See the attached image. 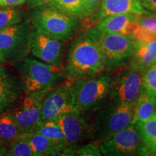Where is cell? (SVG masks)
<instances>
[{"instance_id": "32", "label": "cell", "mask_w": 156, "mask_h": 156, "mask_svg": "<svg viewBox=\"0 0 156 156\" xmlns=\"http://www.w3.org/2000/svg\"><path fill=\"white\" fill-rule=\"evenodd\" d=\"M26 0H0V6H19Z\"/></svg>"}, {"instance_id": "25", "label": "cell", "mask_w": 156, "mask_h": 156, "mask_svg": "<svg viewBox=\"0 0 156 156\" xmlns=\"http://www.w3.org/2000/svg\"><path fill=\"white\" fill-rule=\"evenodd\" d=\"M23 10L19 6H0V31L23 20Z\"/></svg>"}, {"instance_id": "13", "label": "cell", "mask_w": 156, "mask_h": 156, "mask_svg": "<svg viewBox=\"0 0 156 156\" xmlns=\"http://www.w3.org/2000/svg\"><path fill=\"white\" fill-rule=\"evenodd\" d=\"M23 93L20 76L0 67V114L9 112L17 106Z\"/></svg>"}, {"instance_id": "7", "label": "cell", "mask_w": 156, "mask_h": 156, "mask_svg": "<svg viewBox=\"0 0 156 156\" xmlns=\"http://www.w3.org/2000/svg\"><path fill=\"white\" fill-rule=\"evenodd\" d=\"M112 78L95 75L72 81L76 106L81 112L102 106L110 95Z\"/></svg>"}, {"instance_id": "33", "label": "cell", "mask_w": 156, "mask_h": 156, "mask_svg": "<svg viewBox=\"0 0 156 156\" xmlns=\"http://www.w3.org/2000/svg\"><path fill=\"white\" fill-rule=\"evenodd\" d=\"M7 151V145L3 142L2 141L0 140V156L1 155H5L6 152Z\"/></svg>"}, {"instance_id": "8", "label": "cell", "mask_w": 156, "mask_h": 156, "mask_svg": "<svg viewBox=\"0 0 156 156\" xmlns=\"http://www.w3.org/2000/svg\"><path fill=\"white\" fill-rule=\"evenodd\" d=\"M101 154L108 156L150 155L142 140L138 123H132L108 140L100 142Z\"/></svg>"}, {"instance_id": "15", "label": "cell", "mask_w": 156, "mask_h": 156, "mask_svg": "<svg viewBox=\"0 0 156 156\" xmlns=\"http://www.w3.org/2000/svg\"><path fill=\"white\" fill-rule=\"evenodd\" d=\"M137 16L138 15L132 13L111 15L103 19L93 28L101 32L124 35L132 39L137 27Z\"/></svg>"}, {"instance_id": "16", "label": "cell", "mask_w": 156, "mask_h": 156, "mask_svg": "<svg viewBox=\"0 0 156 156\" xmlns=\"http://www.w3.org/2000/svg\"><path fill=\"white\" fill-rule=\"evenodd\" d=\"M149 12L142 7L139 0H103L94 25L111 15L124 13L143 15Z\"/></svg>"}, {"instance_id": "31", "label": "cell", "mask_w": 156, "mask_h": 156, "mask_svg": "<svg viewBox=\"0 0 156 156\" xmlns=\"http://www.w3.org/2000/svg\"><path fill=\"white\" fill-rule=\"evenodd\" d=\"M51 1V0H26L25 2L28 7L34 8V7H39V6L47 5Z\"/></svg>"}, {"instance_id": "22", "label": "cell", "mask_w": 156, "mask_h": 156, "mask_svg": "<svg viewBox=\"0 0 156 156\" xmlns=\"http://www.w3.org/2000/svg\"><path fill=\"white\" fill-rule=\"evenodd\" d=\"M47 5L53 6L79 20L85 18V0H51Z\"/></svg>"}, {"instance_id": "19", "label": "cell", "mask_w": 156, "mask_h": 156, "mask_svg": "<svg viewBox=\"0 0 156 156\" xmlns=\"http://www.w3.org/2000/svg\"><path fill=\"white\" fill-rule=\"evenodd\" d=\"M137 27L132 39L136 41L148 42L156 40V13L138 15Z\"/></svg>"}, {"instance_id": "24", "label": "cell", "mask_w": 156, "mask_h": 156, "mask_svg": "<svg viewBox=\"0 0 156 156\" xmlns=\"http://www.w3.org/2000/svg\"><path fill=\"white\" fill-rule=\"evenodd\" d=\"M31 146L34 156H47L55 143L36 132L23 134Z\"/></svg>"}, {"instance_id": "3", "label": "cell", "mask_w": 156, "mask_h": 156, "mask_svg": "<svg viewBox=\"0 0 156 156\" xmlns=\"http://www.w3.org/2000/svg\"><path fill=\"white\" fill-rule=\"evenodd\" d=\"M134 103L112 101L99 111L95 118L93 135L100 142L133 123Z\"/></svg>"}, {"instance_id": "29", "label": "cell", "mask_w": 156, "mask_h": 156, "mask_svg": "<svg viewBox=\"0 0 156 156\" xmlns=\"http://www.w3.org/2000/svg\"><path fill=\"white\" fill-rule=\"evenodd\" d=\"M76 148L64 144H55L47 156H72L75 155Z\"/></svg>"}, {"instance_id": "37", "label": "cell", "mask_w": 156, "mask_h": 156, "mask_svg": "<svg viewBox=\"0 0 156 156\" xmlns=\"http://www.w3.org/2000/svg\"><path fill=\"white\" fill-rule=\"evenodd\" d=\"M155 98H156V95H155Z\"/></svg>"}, {"instance_id": "12", "label": "cell", "mask_w": 156, "mask_h": 156, "mask_svg": "<svg viewBox=\"0 0 156 156\" xmlns=\"http://www.w3.org/2000/svg\"><path fill=\"white\" fill-rule=\"evenodd\" d=\"M63 41L33 30L30 54L41 61L55 66H59L63 57Z\"/></svg>"}, {"instance_id": "10", "label": "cell", "mask_w": 156, "mask_h": 156, "mask_svg": "<svg viewBox=\"0 0 156 156\" xmlns=\"http://www.w3.org/2000/svg\"><path fill=\"white\" fill-rule=\"evenodd\" d=\"M142 73L141 70L130 65L112 78L109 96L118 103H134L143 91Z\"/></svg>"}, {"instance_id": "27", "label": "cell", "mask_w": 156, "mask_h": 156, "mask_svg": "<svg viewBox=\"0 0 156 156\" xmlns=\"http://www.w3.org/2000/svg\"><path fill=\"white\" fill-rule=\"evenodd\" d=\"M143 91L156 95V64L146 69L142 73Z\"/></svg>"}, {"instance_id": "14", "label": "cell", "mask_w": 156, "mask_h": 156, "mask_svg": "<svg viewBox=\"0 0 156 156\" xmlns=\"http://www.w3.org/2000/svg\"><path fill=\"white\" fill-rule=\"evenodd\" d=\"M56 121L63 132L68 145L77 149L88 132L87 122L82 116L80 111L76 109L65 113L58 116Z\"/></svg>"}, {"instance_id": "9", "label": "cell", "mask_w": 156, "mask_h": 156, "mask_svg": "<svg viewBox=\"0 0 156 156\" xmlns=\"http://www.w3.org/2000/svg\"><path fill=\"white\" fill-rule=\"evenodd\" d=\"M78 109L72 81L52 87L42 103L41 120H56L60 115Z\"/></svg>"}, {"instance_id": "1", "label": "cell", "mask_w": 156, "mask_h": 156, "mask_svg": "<svg viewBox=\"0 0 156 156\" xmlns=\"http://www.w3.org/2000/svg\"><path fill=\"white\" fill-rule=\"evenodd\" d=\"M105 69L106 62L104 56L86 33L73 40L68 50L63 72L68 80L98 75Z\"/></svg>"}, {"instance_id": "2", "label": "cell", "mask_w": 156, "mask_h": 156, "mask_svg": "<svg viewBox=\"0 0 156 156\" xmlns=\"http://www.w3.org/2000/svg\"><path fill=\"white\" fill-rule=\"evenodd\" d=\"M29 20L36 30L62 41L73 38L80 25L77 17L47 5L34 7Z\"/></svg>"}, {"instance_id": "21", "label": "cell", "mask_w": 156, "mask_h": 156, "mask_svg": "<svg viewBox=\"0 0 156 156\" xmlns=\"http://www.w3.org/2000/svg\"><path fill=\"white\" fill-rule=\"evenodd\" d=\"M34 132L42 134L55 144L68 145L63 132L56 120H40Z\"/></svg>"}, {"instance_id": "6", "label": "cell", "mask_w": 156, "mask_h": 156, "mask_svg": "<svg viewBox=\"0 0 156 156\" xmlns=\"http://www.w3.org/2000/svg\"><path fill=\"white\" fill-rule=\"evenodd\" d=\"M85 33L95 42L104 56L106 69H113L123 65L133 55L134 41L129 37L101 32L93 27Z\"/></svg>"}, {"instance_id": "36", "label": "cell", "mask_w": 156, "mask_h": 156, "mask_svg": "<svg viewBox=\"0 0 156 156\" xmlns=\"http://www.w3.org/2000/svg\"><path fill=\"white\" fill-rule=\"evenodd\" d=\"M5 60H4V58H2V56H1V54H0V67H2V66L4 64H5Z\"/></svg>"}, {"instance_id": "5", "label": "cell", "mask_w": 156, "mask_h": 156, "mask_svg": "<svg viewBox=\"0 0 156 156\" xmlns=\"http://www.w3.org/2000/svg\"><path fill=\"white\" fill-rule=\"evenodd\" d=\"M34 27L30 20L21 22L0 31V54L5 62L16 64L30 54Z\"/></svg>"}, {"instance_id": "35", "label": "cell", "mask_w": 156, "mask_h": 156, "mask_svg": "<svg viewBox=\"0 0 156 156\" xmlns=\"http://www.w3.org/2000/svg\"><path fill=\"white\" fill-rule=\"evenodd\" d=\"M140 4H141L142 7L145 8L146 10H147L149 12L150 9V3H149V0H139Z\"/></svg>"}, {"instance_id": "20", "label": "cell", "mask_w": 156, "mask_h": 156, "mask_svg": "<svg viewBox=\"0 0 156 156\" xmlns=\"http://www.w3.org/2000/svg\"><path fill=\"white\" fill-rule=\"evenodd\" d=\"M23 133L15 122L11 111L0 114V140L6 145L20 137Z\"/></svg>"}, {"instance_id": "26", "label": "cell", "mask_w": 156, "mask_h": 156, "mask_svg": "<svg viewBox=\"0 0 156 156\" xmlns=\"http://www.w3.org/2000/svg\"><path fill=\"white\" fill-rule=\"evenodd\" d=\"M5 155L34 156V153L28 141L23 135L9 144Z\"/></svg>"}, {"instance_id": "11", "label": "cell", "mask_w": 156, "mask_h": 156, "mask_svg": "<svg viewBox=\"0 0 156 156\" xmlns=\"http://www.w3.org/2000/svg\"><path fill=\"white\" fill-rule=\"evenodd\" d=\"M51 88L26 94L23 100L17 103V106L11 110L15 122L23 134L34 131L41 120L43 101Z\"/></svg>"}, {"instance_id": "30", "label": "cell", "mask_w": 156, "mask_h": 156, "mask_svg": "<svg viewBox=\"0 0 156 156\" xmlns=\"http://www.w3.org/2000/svg\"><path fill=\"white\" fill-rule=\"evenodd\" d=\"M101 154L100 147L95 143H88L83 147L77 148L75 155L80 156H100Z\"/></svg>"}, {"instance_id": "28", "label": "cell", "mask_w": 156, "mask_h": 156, "mask_svg": "<svg viewBox=\"0 0 156 156\" xmlns=\"http://www.w3.org/2000/svg\"><path fill=\"white\" fill-rule=\"evenodd\" d=\"M102 2L103 0H85V18L84 20H87L92 27L94 25L95 17L101 8Z\"/></svg>"}, {"instance_id": "4", "label": "cell", "mask_w": 156, "mask_h": 156, "mask_svg": "<svg viewBox=\"0 0 156 156\" xmlns=\"http://www.w3.org/2000/svg\"><path fill=\"white\" fill-rule=\"evenodd\" d=\"M15 65L22 81L25 95L51 88L64 76V73L58 66L45 63L29 56Z\"/></svg>"}, {"instance_id": "23", "label": "cell", "mask_w": 156, "mask_h": 156, "mask_svg": "<svg viewBox=\"0 0 156 156\" xmlns=\"http://www.w3.org/2000/svg\"><path fill=\"white\" fill-rule=\"evenodd\" d=\"M138 124L146 147L151 155H156V115Z\"/></svg>"}, {"instance_id": "18", "label": "cell", "mask_w": 156, "mask_h": 156, "mask_svg": "<svg viewBox=\"0 0 156 156\" xmlns=\"http://www.w3.org/2000/svg\"><path fill=\"white\" fill-rule=\"evenodd\" d=\"M156 115V98L145 91H142L134 104L133 123L148 120Z\"/></svg>"}, {"instance_id": "17", "label": "cell", "mask_w": 156, "mask_h": 156, "mask_svg": "<svg viewBox=\"0 0 156 156\" xmlns=\"http://www.w3.org/2000/svg\"><path fill=\"white\" fill-rule=\"evenodd\" d=\"M131 65L144 72L156 64V40L152 41H136L132 56Z\"/></svg>"}, {"instance_id": "34", "label": "cell", "mask_w": 156, "mask_h": 156, "mask_svg": "<svg viewBox=\"0 0 156 156\" xmlns=\"http://www.w3.org/2000/svg\"><path fill=\"white\" fill-rule=\"evenodd\" d=\"M150 9L149 12L156 13V0H149Z\"/></svg>"}]
</instances>
